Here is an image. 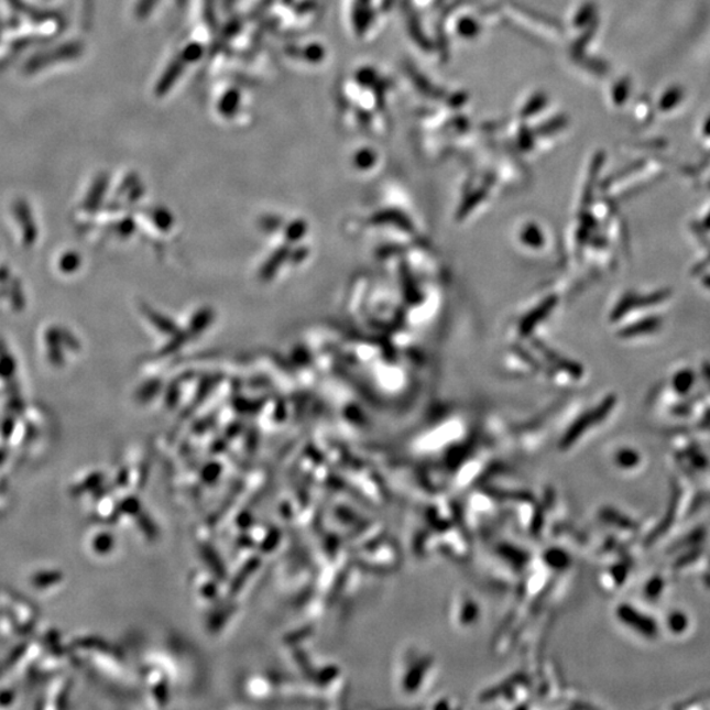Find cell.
<instances>
[{
    "mask_svg": "<svg viewBox=\"0 0 710 710\" xmlns=\"http://www.w3.org/2000/svg\"><path fill=\"white\" fill-rule=\"evenodd\" d=\"M556 304V299L546 301L537 309H534V313L527 315L521 324L520 334L523 336L529 335L531 331L538 326L540 321L549 315L551 307Z\"/></svg>",
    "mask_w": 710,
    "mask_h": 710,
    "instance_id": "7a4b0ae2",
    "label": "cell"
},
{
    "mask_svg": "<svg viewBox=\"0 0 710 710\" xmlns=\"http://www.w3.org/2000/svg\"><path fill=\"white\" fill-rule=\"evenodd\" d=\"M239 106V95L236 92H229L225 100L221 101L220 110L225 114H232Z\"/></svg>",
    "mask_w": 710,
    "mask_h": 710,
    "instance_id": "3957f363",
    "label": "cell"
},
{
    "mask_svg": "<svg viewBox=\"0 0 710 710\" xmlns=\"http://www.w3.org/2000/svg\"><path fill=\"white\" fill-rule=\"evenodd\" d=\"M187 63H189V61L186 58L184 53L175 58L173 63L168 65L166 72L162 74L160 83L157 87H155V91H157L159 95H165L171 91L173 85L177 83L182 72H184Z\"/></svg>",
    "mask_w": 710,
    "mask_h": 710,
    "instance_id": "6da1fadb",
    "label": "cell"
},
{
    "mask_svg": "<svg viewBox=\"0 0 710 710\" xmlns=\"http://www.w3.org/2000/svg\"><path fill=\"white\" fill-rule=\"evenodd\" d=\"M155 2H157V0H141V2L139 3V9H138L139 15L140 17H145L146 13L151 12V10L153 9Z\"/></svg>",
    "mask_w": 710,
    "mask_h": 710,
    "instance_id": "5b68a950",
    "label": "cell"
},
{
    "mask_svg": "<svg viewBox=\"0 0 710 710\" xmlns=\"http://www.w3.org/2000/svg\"><path fill=\"white\" fill-rule=\"evenodd\" d=\"M524 241L529 245L538 247L543 242V237H540L536 228H527L524 233Z\"/></svg>",
    "mask_w": 710,
    "mask_h": 710,
    "instance_id": "277c9868",
    "label": "cell"
}]
</instances>
